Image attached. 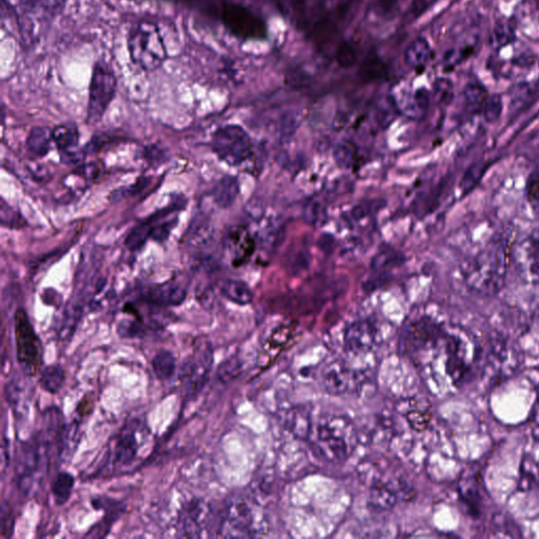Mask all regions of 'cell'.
I'll list each match as a JSON object with an SVG mask.
<instances>
[{"instance_id": "cell-1", "label": "cell", "mask_w": 539, "mask_h": 539, "mask_svg": "<svg viewBox=\"0 0 539 539\" xmlns=\"http://www.w3.org/2000/svg\"><path fill=\"white\" fill-rule=\"evenodd\" d=\"M513 243L510 232H502L469 260L462 276L470 291L484 297L501 291L511 263Z\"/></svg>"}, {"instance_id": "cell-2", "label": "cell", "mask_w": 539, "mask_h": 539, "mask_svg": "<svg viewBox=\"0 0 539 539\" xmlns=\"http://www.w3.org/2000/svg\"><path fill=\"white\" fill-rule=\"evenodd\" d=\"M311 434L314 437L316 450L330 462L345 461L356 447L355 428L344 416L323 417L314 430L312 428Z\"/></svg>"}, {"instance_id": "cell-3", "label": "cell", "mask_w": 539, "mask_h": 539, "mask_svg": "<svg viewBox=\"0 0 539 539\" xmlns=\"http://www.w3.org/2000/svg\"><path fill=\"white\" fill-rule=\"evenodd\" d=\"M127 50L131 61L144 71L159 69L167 60L164 38L158 25L151 20H141L127 34Z\"/></svg>"}, {"instance_id": "cell-4", "label": "cell", "mask_w": 539, "mask_h": 539, "mask_svg": "<svg viewBox=\"0 0 539 539\" xmlns=\"http://www.w3.org/2000/svg\"><path fill=\"white\" fill-rule=\"evenodd\" d=\"M213 363L211 341L207 339H196L192 355L184 359L178 370V380L185 397L192 398L204 389L210 378Z\"/></svg>"}, {"instance_id": "cell-5", "label": "cell", "mask_w": 539, "mask_h": 539, "mask_svg": "<svg viewBox=\"0 0 539 539\" xmlns=\"http://www.w3.org/2000/svg\"><path fill=\"white\" fill-rule=\"evenodd\" d=\"M15 340L17 361L22 370L29 376L38 374L43 370V343L23 309L15 313Z\"/></svg>"}, {"instance_id": "cell-6", "label": "cell", "mask_w": 539, "mask_h": 539, "mask_svg": "<svg viewBox=\"0 0 539 539\" xmlns=\"http://www.w3.org/2000/svg\"><path fill=\"white\" fill-rule=\"evenodd\" d=\"M118 91V78L111 66L98 61L93 67L90 81L88 123L96 124L106 113Z\"/></svg>"}, {"instance_id": "cell-7", "label": "cell", "mask_w": 539, "mask_h": 539, "mask_svg": "<svg viewBox=\"0 0 539 539\" xmlns=\"http://www.w3.org/2000/svg\"><path fill=\"white\" fill-rule=\"evenodd\" d=\"M212 148L220 160L230 166H240L251 158L253 144L250 136L236 125H228L214 133Z\"/></svg>"}, {"instance_id": "cell-8", "label": "cell", "mask_w": 539, "mask_h": 539, "mask_svg": "<svg viewBox=\"0 0 539 539\" xmlns=\"http://www.w3.org/2000/svg\"><path fill=\"white\" fill-rule=\"evenodd\" d=\"M218 530L224 537H255L260 532L264 533L265 527L259 523L252 506L245 501L236 500L225 510Z\"/></svg>"}, {"instance_id": "cell-9", "label": "cell", "mask_w": 539, "mask_h": 539, "mask_svg": "<svg viewBox=\"0 0 539 539\" xmlns=\"http://www.w3.org/2000/svg\"><path fill=\"white\" fill-rule=\"evenodd\" d=\"M511 263L521 280L539 282V229L513 243Z\"/></svg>"}, {"instance_id": "cell-10", "label": "cell", "mask_w": 539, "mask_h": 539, "mask_svg": "<svg viewBox=\"0 0 539 539\" xmlns=\"http://www.w3.org/2000/svg\"><path fill=\"white\" fill-rule=\"evenodd\" d=\"M223 20L229 30L242 38L265 37L266 27L263 20L240 4H225Z\"/></svg>"}, {"instance_id": "cell-11", "label": "cell", "mask_w": 539, "mask_h": 539, "mask_svg": "<svg viewBox=\"0 0 539 539\" xmlns=\"http://www.w3.org/2000/svg\"><path fill=\"white\" fill-rule=\"evenodd\" d=\"M141 422L135 421L126 424L115 438L113 447L109 452L111 465L115 467H127L135 461L141 442H139V428Z\"/></svg>"}, {"instance_id": "cell-12", "label": "cell", "mask_w": 539, "mask_h": 539, "mask_svg": "<svg viewBox=\"0 0 539 539\" xmlns=\"http://www.w3.org/2000/svg\"><path fill=\"white\" fill-rule=\"evenodd\" d=\"M211 507L205 501L192 500L184 505L177 519L179 536L196 538L201 537L202 532L210 524Z\"/></svg>"}, {"instance_id": "cell-13", "label": "cell", "mask_w": 539, "mask_h": 539, "mask_svg": "<svg viewBox=\"0 0 539 539\" xmlns=\"http://www.w3.org/2000/svg\"><path fill=\"white\" fill-rule=\"evenodd\" d=\"M447 334L431 320H421L408 328L404 335V345L408 349L420 351L437 347Z\"/></svg>"}, {"instance_id": "cell-14", "label": "cell", "mask_w": 539, "mask_h": 539, "mask_svg": "<svg viewBox=\"0 0 539 539\" xmlns=\"http://www.w3.org/2000/svg\"><path fill=\"white\" fill-rule=\"evenodd\" d=\"M324 389L332 396H343L358 385V374L344 362L330 363L323 372Z\"/></svg>"}, {"instance_id": "cell-15", "label": "cell", "mask_w": 539, "mask_h": 539, "mask_svg": "<svg viewBox=\"0 0 539 539\" xmlns=\"http://www.w3.org/2000/svg\"><path fill=\"white\" fill-rule=\"evenodd\" d=\"M445 352H447L445 372L454 385L460 386L470 378L472 372L471 364L463 355L461 341L454 336H449L445 339Z\"/></svg>"}, {"instance_id": "cell-16", "label": "cell", "mask_w": 539, "mask_h": 539, "mask_svg": "<svg viewBox=\"0 0 539 539\" xmlns=\"http://www.w3.org/2000/svg\"><path fill=\"white\" fill-rule=\"evenodd\" d=\"M376 343V331L367 321L355 322L347 327L345 334V347L352 355H366Z\"/></svg>"}, {"instance_id": "cell-17", "label": "cell", "mask_w": 539, "mask_h": 539, "mask_svg": "<svg viewBox=\"0 0 539 539\" xmlns=\"http://www.w3.org/2000/svg\"><path fill=\"white\" fill-rule=\"evenodd\" d=\"M187 298V291L174 282H166L151 288L146 294L147 304L167 308L181 306Z\"/></svg>"}, {"instance_id": "cell-18", "label": "cell", "mask_w": 539, "mask_h": 539, "mask_svg": "<svg viewBox=\"0 0 539 539\" xmlns=\"http://www.w3.org/2000/svg\"><path fill=\"white\" fill-rule=\"evenodd\" d=\"M433 50L425 38H416L404 51V61L415 71H424L428 63L432 61Z\"/></svg>"}, {"instance_id": "cell-19", "label": "cell", "mask_w": 539, "mask_h": 539, "mask_svg": "<svg viewBox=\"0 0 539 539\" xmlns=\"http://www.w3.org/2000/svg\"><path fill=\"white\" fill-rule=\"evenodd\" d=\"M461 500L473 517H478L483 505L482 483L472 478H463L459 485Z\"/></svg>"}, {"instance_id": "cell-20", "label": "cell", "mask_w": 539, "mask_h": 539, "mask_svg": "<svg viewBox=\"0 0 539 539\" xmlns=\"http://www.w3.org/2000/svg\"><path fill=\"white\" fill-rule=\"evenodd\" d=\"M80 440V426L78 421L62 426L58 437L57 455L61 461H69L77 451Z\"/></svg>"}, {"instance_id": "cell-21", "label": "cell", "mask_w": 539, "mask_h": 539, "mask_svg": "<svg viewBox=\"0 0 539 539\" xmlns=\"http://www.w3.org/2000/svg\"><path fill=\"white\" fill-rule=\"evenodd\" d=\"M52 136H53V142L58 150H61L63 155L67 156L68 159L74 158V156L78 155V153L73 151L78 146L79 136L77 126L73 124L57 126L55 129L52 131Z\"/></svg>"}, {"instance_id": "cell-22", "label": "cell", "mask_w": 539, "mask_h": 539, "mask_svg": "<svg viewBox=\"0 0 539 539\" xmlns=\"http://www.w3.org/2000/svg\"><path fill=\"white\" fill-rule=\"evenodd\" d=\"M20 4L26 16L50 19L65 7L66 0H20Z\"/></svg>"}, {"instance_id": "cell-23", "label": "cell", "mask_w": 539, "mask_h": 539, "mask_svg": "<svg viewBox=\"0 0 539 539\" xmlns=\"http://www.w3.org/2000/svg\"><path fill=\"white\" fill-rule=\"evenodd\" d=\"M399 492L392 484L378 483L371 489V506L378 510H389L396 505L399 501Z\"/></svg>"}, {"instance_id": "cell-24", "label": "cell", "mask_w": 539, "mask_h": 539, "mask_svg": "<svg viewBox=\"0 0 539 539\" xmlns=\"http://www.w3.org/2000/svg\"><path fill=\"white\" fill-rule=\"evenodd\" d=\"M212 194L214 201L219 208H230L240 194V184L236 178L225 176L218 182Z\"/></svg>"}, {"instance_id": "cell-25", "label": "cell", "mask_w": 539, "mask_h": 539, "mask_svg": "<svg viewBox=\"0 0 539 539\" xmlns=\"http://www.w3.org/2000/svg\"><path fill=\"white\" fill-rule=\"evenodd\" d=\"M490 94L488 90L479 83H469L463 89V100L469 112L482 115L483 109Z\"/></svg>"}, {"instance_id": "cell-26", "label": "cell", "mask_w": 539, "mask_h": 539, "mask_svg": "<svg viewBox=\"0 0 539 539\" xmlns=\"http://www.w3.org/2000/svg\"><path fill=\"white\" fill-rule=\"evenodd\" d=\"M153 372L159 380H170L177 370V359L169 350H161L151 362Z\"/></svg>"}, {"instance_id": "cell-27", "label": "cell", "mask_w": 539, "mask_h": 539, "mask_svg": "<svg viewBox=\"0 0 539 539\" xmlns=\"http://www.w3.org/2000/svg\"><path fill=\"white\" fill-rule=\"evenodd\" d=\"M75 486V478L71 473L58 472L51 483V492L57 506H63L71 497Z\"/></svg>"}, {"instance_id": "cell-28", "label": "cell", "mask_w": 539, "mask_h": 539, "mask_svg": "<svg viewBox=\"0 0 539 539\" xmlns=\"http://www.w3.org/2000/svg\"><path fill=\"white\" fill-rule=\"evenodd\" d=\"M52 131L53 130H51L46 127H34L27 139L29 152L35 156H45L48 154L51 148V142L53 141Z\"/></svg>"}, {"instance_id": "cell-29", "label": "cell", "mask_w": 539, "mask_h": 539, "mask_svg": "<svg viewBox=\"0 0 539 539\" xmlns=\"http://www.w3.org/2000/svg\"><path fill=\"white\" fill-rule=\"evenodd\" d=\"M222 292L225 298L236 305L246 306L251 304L253 300L251 289L241 281L229 280L225 282Z\"/></svg>"}, {"instance_id": "cell-30", "label": "cell", "mask_w": 539, "mask_h": 539, "mask_svg": "<svg viewBox=\"0 0 539 539\" xmlns=\"http://www.w3.org/2000/svg\"><path fill=\"white\" fill-rule=\"evenodd\" d=\"M359 77L367 83L382 80L388 77V69L379 56L369 55L359 68Z\"/></svg>"}, {"instance_id": "cell-31", "label": "cell", "mask_w": 539, "mask_h": 539, "mask_svg": "<svg viewBox=\"0 0 539 539\" xmlns=\"http://www.w3.org/2000/svg\"><path fill=\"white\" fill-rule=\"evenodd\" d=\"M65 381V370L60 364H51V366L42 370L39 382L45 391L50 394H57L61 390Z\"/></svg>"}, {"instance_id": "cell-32", "label": "cell", "mask_w": 539, "mask_h": 539, "mask_svg": "<svg viewBox=\"0 0 539 539\" xmlns=\"http://www.w3.org/2000/svg\"><path fill=\"white\" fill-rule=\"evenodd\" d=\"M287 426L294 436L301 438L308 437L312 430L309 413L300 409L291 411L287 417Z\"/></svg>"}, {"instance_id": "cell-33", "label": "cell", "mask_w": 539, "mask_h": 539, "mask_svg": "<svg viewBox=\"0 0 539 539\" xmlns=\"http://www.w3.org/2000/svg\"><path fill=\"white\" fill-rule=\"evenodd\" d=\"M538 462L531 455H526L521 461L519 489L532 490L537 486Z\"/></svg>"}, {"instance_id": "cell-34", "label": "cell", "mask_w": 539, "mask_h": 539, "mask_svg": "<svg viewBox=\"0 0 539 539\" xmlns=\"http://www.w3.org/2000/svg\"><path fill=\"white\" fill-rule=\"evenodd\" d=\"M243 363L239 356H231L225 359V362L220 363L217 369V379L218 380L227 384L232 380H236L242 373Z\"/></svg>"}, {"instance_id": "cell-35", "label": "cell", "mask_w": 539, "mask_h": 539, "mask_svg": "<svg viewBox=\"0 0 539 539\" xmlns=\"http://www.w3.org/2000/svg\"><path fill=\"white\" fill-rule=\"evenodd\" d=\"M231 241H233L235 246L236 259L235 265L241 264L243 260L250 257L254 250V243L245 231H235L231 235Z\"/></svg>"}, {"instance_id": "cell-36", "label": "cell", "mask_w": 539, "mask_h": 539, "mask_svg": "<svg viewBox=\"0 0 539 539\" xmlns=\"http://www.w3.org/2000/svg\"><path fill=\"white\" fill-rule=\"evenodd\" d=\"M25 388L27 387L20 380L15 379L8 384L7 389H5L7 390L8 403L15 412H20L26 408L27 398L25 396H28V392Z\"/></svg>"}, {"instance_id": "cell-37", "label": "cell", "mask_w": 539, "mask_h": 539, "mask_svg": "<svg viewBox=\"0 0 539 539\" xmlns=\"http://www.w3.org/2000/svg\"><path fill=\"white\" fill-rule=\"evenodd\" d=\"M334 159L339 167L350 169L356 164L357 149L352 143H339L334 149Z\"/></svg>"}, {"instance_id": "cell-38", "label": "cell", "mask_w": 539, "mask_h": 539, "mask_svg": "<svg viewBox=\"0 0 539 539\" xmlns=\"http://www.w3.org/2000/svg\"><path fill=\"white\" fill-rule=\"evenodd\" d=\"M151 235H152V225L148 220L131 231L127 237L126 246L132 251L138 250L146 243Z\"/></svg>"}, {"instance_id": "cell-39", "label": "cell", "mask_w": 539, "mask_h": 539, "mask_svg": "<svg viewBox=\"0 0 539 539\" xmlns=\"http://www.w3.org/2000/svg\"><path fill=\"white\" fill-rule=\"evenodd\" d=\"M150 329L146 323L135 317V320H124L118 327V332L123 339H141L146 336Z\"/></svg>"}, {"instance_id": "cell-40", "label": "cell", "mask_w": 539, "mask_h": 539, "mask_svg": "<svg viewBox=\"0 0 539 539\" xmlns=\"http://www.w3.org/2000/svg\"><path fill=\"white\" fill-rule=\"evenodd\" d=\"M293 331L294 328L291 324L277 328L270 336L269 340L266 341V346H268L266 347H268L271 352L281 350L282 347L288 343L289 339H291Z\"/></svg>"}, {"instance_id": "cell-41", "label": "cell", "mask_w": 539, "mask_h": 539, "mask_svg": "<svg viewBox=\"0 0 539 539\" xmlns=\"http://www.w3.org/2000/svg\"><path fill=\"white\" fill-rule=\"evenodd\" d=\"M527 200L535 211H539V167L533 171L527 181Z\"/></svg>"}, {"instance_id": "cell-42", "label": "cell", "mask_w": 539, "mask_h": 539, "mask_svg": "<svg viewBox=\"0 0 539 539\" xmlns=\"http://www.w3.org/2000/svg\"><path fill=\"white\" fill-rule=\"evenodd\" d=\"M502 100L500 95H490L483 109L482 115L488 123H494L502 113Z\"/></svg>"}, {"instance_id": "cell-43", "label": "cell", "mask_w": 539, "mask_h": 539, "mask_svg": "<svg viewBox=\"0 0 539 539\" xmlns=\"http://www.w3.org/2000/svg\"><path fill=\"white\" fill-rule=\"evenodd\" d=\"M336 61L341 68L347 69L355 65L357 55L355 48L350 44L341 43L336 51Z\"/></svg>"}, {"instance_id": "cell-44", "label": "cell", "mask_w": 539, "mask_h": 539, "mask_svg": "<svg viewBox=\"0 0 539 539\" xmlns=\"http://www.w3.org/2000/svg\"><path fill=\"white\" fill-rule=\"evenodd\" d=\"M305 218L306 223L314 225H322L326 223L327 212L326 208L317 201H312L306 207Z\"/></svg>"}, {"instance_id": "cell-45", "label": "cell", "mask_w": 539, "mask_h": 539, "mask_svg": "<svg viewBox=\"0 0 539 539\" xmlns=\"http://www.w3.org/2000/svg\"><path fill=\"white\" fill-rule=\"evenodd\" d=\"M434 96L439 102L448 104L453 98V84L448 78H439L434 83Z\"/></svg>"}, {"instance_id": "cell-46", "label": "cell", "mask_w": 539, "mask_h": 539, "mask_svg": "<svg viewBox=\"0 0 539 539\" xmlns=\"http://www.w3.org/2000/svg\"><path fill=\"white\" fill-rule=\"evenodd\" d=\"M407 420L411 428L416 431H422L430 424L431 415L428 411L412 410L409 411Z\"/></svg>"}, {"instance_id": "cell-47", "label": "cell", "mask_w": 539, "mask_h": 539, "mask_svg": "<svg viewBox=\"0 0 539 539\" xmlns=\"http://www.w3.org/2000/svg\"><path fill=\"white\" fill-rule=\"evenodd\" d=\"M401 260V257L399 254H396L391 249H387V250H382L380 253L374 258L373 268L375 270H382L389 266L391 262L398 263Z\"/></svg>"}, {"instance_id": "cell-48", "label": "cell", "mask_w": 539, "mask_h": 539, "mask_svg": "<svg viewBox=\"0 0 539 539\" xmlns=\"http://www.w3.org/2000/svg\"><path fill=\"white\" fill-rule=\"evenodd\" d=\"M14 519L12 518V513L7 502H4L2 508V537H11L13 533Z\"/></svg>"}, {"instance_id": "cell-49", "label": "cell", "mask_w": 539, "mask_h": 539, "mask_svg": "<svg viewBox=\"0 0 539 539\" xmlns=\"http://www.w3.org/2000/svg\"><path fill=\"white\" fill-rule=\"evenodd\" d=\"M437 0H412V5H411V11L415 17H419L424 14L428 9H430Z\"/></svg>"}, {"instance_id": "cell-50", "label": "cell", "mask_w": 539, "mask_h": 539, "mask_svg": "<svg viewBox=\"0 0 539 539\" xmlns=\"http://www.w3.org/2000/svg\"><path fill=\"white\" fill-rule=\"evenodd\" d=\"M401 2L402 0H376V4L382 14H390Z\"/></svg>"}, {"instance_id": "cell-51", "label": "cell", "mask_w": 539, "mask_h": 539, "mask_svg": "<svg viewBox=\"0 0 539 539\" xmlns=\"http://www.w3.org/2000/svg\"><path fill=\"white\" fill-rule=\"evenodd\" d=\"M532 312L533 315L539 321V293L536 295L535 300H533Z\"/></svg>"}, {"instance_id": "cell-52", "label": "cell", "mask_w": 539, "mask_h": 539, "mask_svg": "<svg viewBox=\"0 0 539 539\" xmlns=\"http://www.w3.org/2000/svg\"><path fill=\"white\" fill-rule=\"evenodd\" d=\"M537 486L539 488V462H538Z\"/></svg>"}]
</instances>
